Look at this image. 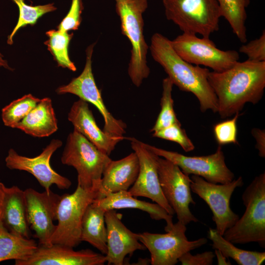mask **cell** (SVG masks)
I'll return each mask as SVG.
<instances>
[{
  "mask_svg": "<svg viewBox=\"0 0 265 265\" xmlns=\"http://www.w3.org/2000/svg\"><path fill=\"white\" fill-rule=\"evenodd\" d=\"M208 81L217 99L221 118L242 110L248 103L257 104L265 88V61H239L222 71L209 73Z\"/></svg>",
  "mask_w": 265,
  "mask_h": 265,
  "instance_id": "1",
  "label": "cell"
},
{
  "mask_svg": "<svg viewBox=\"0 0 265 265\" xmlns=\"http://www.w3.org/2000/svg\"><path fill=\"white\" fill-rule=\"evenodd\" d=\"M149 49L153 58L162 66L173 84L195 95L202 112L208 110L217 112V99L208 79L209 69L183 60L173 48L171 40L160 33L152 35Z\"/></svg>",
  "mask_w": 265,
  "mask_h": 265,
  "instance_id": "2",
  "label": "cell"
},
{
  "mask_svg": "<svg viewBox=\"0 0 265 265\" xmlns=\"http://www.w3.org/2000/svg\"><path fill=\"white\" fill-rule=\"evenodd\" d=\"M114 0L122 33L128 39L132 46L128 73L132 83L139 87L150 72L147 62L149 47L145 39L143 18V14L148 6V0Z\"/></svg>",
  "mask_w": 265,
  "mask_h": 265,
  "instance_id": "3",
  "label": "cell"
},
{
  "mask_svg": "<svg viewBox=\"0 0 265 265\" xmlns=\"http://www.w3.org/2000/svg\"><path fill=\"white\" fill-rule=\"evenodd\" d=\"M245 211L223 235L233 244L257 242L265 248V173L255 177L242 195Z\"/></svg>",
  "mask_w": 265,
  "mask_h": 265,
  "instance_id": "4",
  "label": "cell"
},
{
  "mask_svg": "<svg viewBox=\"0 0 265 265\" xmlns=\"http://www.w3.org/2000/svg\"><path fill=\"white\" fill-rule=\"evenodd\" d=\"M167 20L184 32L209 38L222 17L217 0H162Z\"/></svg>",
  "mask_w": 265,
  "mask_h": 265,
  "instance_id": "5",
  "label": "cell"
},
{
  "mask_svg": "<svg viewBox=\"0 0 265 265\" xmlns=\"http://www.w3.org/2000/svg\"><path fill=\"white\" fill-rule=\"evenodd\" d=\"M111 160L108 155L75 130L68 136L61 158L62 164L76 170L78 185L84 188L100 187L103 173Z\"/></svg>",
  "mask_w": 265,
  "mask_h": 265,
  "instance_id": "6",
  "label": "cell"
},
{
  "mask_svg": "<svg viewBox=\"0 0 265 265\" xmlns=\"http://www.w3.org/2000/svg\"><path fill=\"white\" fill-rule=\"evenodd\" d=\"M100 188H84L77 185L72 194H64L57 210L55 231L51 239L52 244H59L74 248L81 242V222L87 206L93 201L102 196Z\"/></svg>",
  "mask_w": 265,
  "mask_h": 265,
  "instance_id": "7",
  "label": "cell"
},
{
  "mask_svg": "<svg viewBox=\"0 0 265 265\" xmlns=\"http://www.w3.org/2000/svg\"><path fill=\"white\" fill-rule=\"evenodd\" d=\"M171 44L176 53L185 61L209 67L215 72L231 68L239 58L236 51L221 50L209 38H199L194 34L183 32L171 40Z\"/></svg>",
  "mask_w": 265,
  "mask_h": 265,
  "instance_id": "8",
  "label": "cell"
},
{
  "mask_svg": "<svg viewBox=\"0 0 265 265\" xmlns=\"http://www.w3.org/2000/svg\"><path fill=\"white\" fill-rule=\"evenodd\" d=\"M186 230V225L178 221L166 234H139V240L150 252L151 264L175 265L183 255L207 243L205 238L188 240Z\"/></svg>",
  "mask_w": 265,
  "mask_h": 265,
  "instance_id": "9",
  "label": "cell"
},
{
  "mask_svg": "<svg viewBox=\"0 0 265 265\" xmlns=\"http://www.w3.org/2000/svg\"><path fill=\"white\" fill-rule=\"evenodd\" d=\"M190 179L191 190L208 205L212 213L215 230L223 236L239 218L231 209L230 201L235 190L243 185L242 177L225 184L210 183L194 175Z\"/></svg>",
  "mask_w": 265,
  "mask_h": 265,
  "instance_id": "10",
  "label": "cell"
},
{
  "mask_svg": "<svg viewBox=\"0 0 265 265\" xmlns=\"http://www.w3.org/2000/svg\"><path fill=\"white\" fill-rule=\"evenodd\" d=\"M95 43L86 50V62L81 73L67 85L59 87L57 94L71 93L86 102L95 106L104 120L103 131L113 137H123L127 126L121 120L116 119L106 108L102 98L101 90L98 88L92 69V56Z\"/></svg>",
  "mask_w": 265,
  "mask_h": 265,
  "instance_id": "11",
  "label": "cell"
},
{
  "mask_svg": "<svg viewBox=\"0 0 265 265\" xmlns=\"http://www.w3.org/2000/svg\"><path fill=\"white\" fill-rule=\"evenodd\" d=\"M157 167L162 193L176 214L179 222L186 225L198 219L192 213L190 204H195L191 193V179L171 161L158 156Z\"/></svg>",
  "mask_w": 265,
  "mask_h": 265,
  "instance_id": "12",
  "label": "cell"
},
{
  "mask_svg": "<svg viewBox=\"0 0 265 265\" xmlns=\"http://www.w3.org/2000/svg\"><path fill=\"white\" fill-rule=\"evenodd\" d=\"M143 143L146 148L156 155L177 165L186 175H197L214 184H225L234 179V174L225 163L221 146L219 145L216 152L212 154L190 157Z\"/></svg>",
  "mask_w": 265,
  "mask_h": 265,
  "instance_id": "13",
  "label": "cell"
},
{
  "mask_svg": "<svg viewBox=\"0 0 265 265\" xmlns=\"http://www.w3.org/2000/svg\"><path fill=\"white\" fill-rule=\"evenodd\" d=\"M24 193L27 221L35 232L33 237L38 239L39 244L50 246L56 228L53 222L57 220L60 196L51 190L39 192L32 188L26 189Z\"/></svg>",
  "mask_w": 265,
  "mask_h": 265,
  "instance_id": "14",
  "label": "cell"
},
{
  "mask_svg": "<svg viewBox=\"0 0 265 265\" xmlns=\"http://www.w3.org/2000/svg\"><path fill=\"white\" fill-rule=\"evenodd\" d=\"M62 144L61 140L53 139L40 155L33 158L21 156L10 149L5 159L6 166L10 169L25 171L31 174L47 191L51 190L53 185L59 189H67L72 185L71 181L55 172L50 164L52 155Z\"/></svg>",
  "mask_w": 265,
  "mask_h": 265,
  "instance_id": "15",
  "label": "cell"
},
{
  "mask_svg": "<svg viewBox=\"0 0 265 265\" xmlns=\"http://www.w3.org/2000/svg\"><path fill=\"white\" fill-rule=\"evenodd\" d=\"M137 156L139 169L137 179L128 191L133 197L151 199L173 215L175 213L166 200L160 186L157 167L158 156L146 148L142 142L134 137H126Z\"/></svg>",
  "mask_w": 265,
  "mask_h": 265,
  "instance_id": "16",
  "label": "cell"
},
{
  "mask_svg": "<svg viewBox=\"0 0 265 265\" xmlns=\"http://www.w3.org/2000/svg\"><path fill=\"white\" fill-rule=\"evenodd\" d=\"M106 262L105 255L88 249L75 251L73 248L62 244L50 246L38 244L27 258L15 261V265H103Z\"/></svg>",
  "mask_w": 265,
  "mask_h": 265,
  "instance_id": "17",
  "label": "cell"
},
{
  "mask_svg": "<svg viewBox=\"0 0 265 265\" xmlns=\"http://www.w3.org/2000/svg\"><path fill=\"white\" fill-rule=\"evenodd\" d=\"M122 214L115 210H109L105 213L107 248L105 258L108 265H124L127 255L131 256L137 250L146 249L139 240V234L127 228L122 222Z\"/></svg>",
  "mask_w": 265,
  "mask_h": 265,
  "instance_id": "18",
  "label": "cell"
},
{
  "mask_svg": "<svg viewBox=\"0 0 265 265\" xmlns=\"http://www.w3.org/2000/svg\"><path fill=\"white\" fill-rule=\"evenodd\" d=\"M0 218L10 232L30 238L24 190L15 186L7 187L0 182Z\"/></svg>",
  "mask_w": 265,
  "mask_h": 265,
  "instance_id": "19",
  "label": "cell"
},
{
  "mask_svg": "<svg viewBox=\"0 0 265 265\" xmlns=\"http://www.w3.org/2000/svg\"><path fill=\"white\" fill-rule=\"evenodd\" d=\"M68 120L77 131L98 149L109 155L116 145L126 137H113L102 130L97 124L87 102L79 99L73 104L68 115Z\"/></svg>",
  "mask_w": 265,
  "mask_h": 265,
  "instance_id": "20",
  "label": "cell"
},
{
  "mask_svg": "<svg viewBox=\"0 0 265 265\" xmlns=\"http://www.w3.org/2000/svg\"><path fill=\"white\" fill-rule=\"evenodd\" d=\"M139 169V160L134 152L119 160H111L101 180L99 191L102 195L105 192L128 191L136 181Z\"/></svg>",
  "mask_w": 265,
  "mask_h": 265,
  "instance_id": "21",
  "label": "cell"
},
{
  "mask_svg": "<svg viewBox=\"0 0 265 265\" xmlns=\"http://www.w3.org/2000/svg\"><path fill=\"white\" fill-rule=\"evenodd\" d=\"M93 202L105 211L121 209H136L148 213L150 217L156 220H164L166 225L164 230L167 232L173 226V215L169 214L158 204L151 203L138 200L126 190L116 192H105L103 196L95 199Z\"/></svg>",
  "mask_w": 265,
  "mask_h": 265,
  "instance_id": "22",
  "label": "cell"
},
{
  "mask_svg": "<svg viewBox=\"0 0 265 265\" xmlns=\"http://www.w3.org/2000/svg\"><path fill=\"white\" fill-rule=\"evenodd\" d=\"M14 128L38 137H47L55 132L58 129L57 121L51 99H40L36 106Z\"/></svg>",
  "mask_w": 265,
  "mask_h": 265,
  "instance_id": "23",
  "label": "cell"
},
{
  "mask_svg": "<svg viewBox=\"0 0 265 265\" xmlns=\"http://www.w3.org/2000/svg\"><path fill=\"white\" fill-rule=\"evenodd\" d=\"M105 212L93 202L89 204L82 217L80 235L81 241L88 242L105 255L107 251Z\"/></svg>",
  "mask_w": 265,
  "mask_h": 265,
  "instance_id": "24",
  "label": "cell"
},
{
  "mask_svg": "<svg viewBox=\"0 0 265 265\" xmlns=\"http://www.w3.org/2000/svg\"><path fill=\"white\" fill-rule=\"evenodd\" d=\"M37 246L35 240L10 232L0 218V262L25 260L34 252Z\"/></svg>",
  "mask_w": 265,
  "mask_h": 265,
  "instance_id": "25",
  "label": "cell"
},
{
  "mask_svg": "<svg viewBox=\"0 0 265 265\" xmlns=\"http://www.w3.org/2000/svg\"><path fill=\"white\" fill-rule=\"evenodd\" d=\"M208 238L212 241V247L218 249L227 258H231L239 265H261L265 260V252L240 249L226 240L215 229L210 228Z\"/></svg>",
  "mask_w": 265,
  "mask_h": 265,
  "instance_id": "26",
  "label": "cell"
},
{
  "mask_svg": "<svg viewBox=\"0 0 265 265\" xmlns=\"http://www.w3.org/2000/svg\"><path fill=\"white\" fill-rule=\"evenodd\" d=\"M221 16L229 23L233 33L241 43L247 41L246 9L250 0H217Z\"/></svg>",
  "mask_w": 265,
  "mask_h": 265,
  "instance_id": "27",
  "label": "cell"
},
{
  "mask_svg": "<svg viewBox=\"0 0 265 265\" xmlns=\"http://www.w3.org/2000/svg\"><path fill=\"white\" fill-rule=\"evenodd\" d=\"M49 39L45 42L48 50L52 53L59 66L72 71L77 70L75 64L71 60L68 47L73 36V33L58 29H52L46 32Z\"/></svg>",
  "mask_w": 265,
  "mask_h": 265,
  "instance_id": "28",
  "label": "cell"
},
{
  "mask_svg": "<svg viewBox=\"0 0 265 265\" xmlns=\"http://www.w3.org/2000/svg\"><path fill=\"white\" fill-rule=\"evenodd\" d=\"M12 1L19 8V17L15 27L8 37L7 42L9 45L13 44V37L20 28L28 25H34L38 19L43 15L56 9L53 3L32 6L27 4L25 0H12Z\"/></svg>",
  "mask_w": 265,
  "mask_h": 265,
  "instance_id": "29",
  "label": "cell"
},
{
  "mask_svg": "<svg viewBox=\"0 0 265 265\" xmlns=\"http://www.w3.org/2000/svg\"><path fill=\"white\" fill-rule=\"evenodd\" d=\"M40 100L29 94L12 101L1 110V117L4 125L14 128L36 106Z\"/></svg>",
  "mask_w": 265,
  "mask_h": 265,
  "instance_id": "30",
  "label": "cell"
},
{
  "mask_svg": "<svg viewBox=\"0 0 265 265\" xmlns=\"http://www.w3.org/2000/svg\"><path fill=\"white\" fill-rule=\"evenodd\" d=\"M174 84L167 77L162 81V93L160 99V111L155 124L151 130L152 133L176 123H180L174 109L172 91Z\"/></svg>",
  "mask_w": 265,
  "mask_h": 265,
  "instance_id": "31",
  "label": "cell"
},
{
  "mask_svg": "<svg viewBox=\"0 0 265 265\" xmlns=\"http://www.w3.org/2000/svg\"><path fill=\"white\" fill-rule=\"evenodd\" d=\"M153 137L175 142L186 152L193 151L195 146L186 134L181 124L176 123L152 133Z\"/></svg>",
  "mask_w": 265,
  "mask_h": 265,
  "instance_id": "32",
  "label": "cell"
},
{
  "mask_svg": "<svg viewBox=\"0 0 265 265\" xmlns=\"http://www.w3.org/2000/svg\"><path fill=\"white\" fill-rule=\"evenodd\" d=\"M239 116V112L237 113L232 119L214 125L213 133L219 146L238 143L237 123Z\"/></svg>",
  "mask_w": 265,
  "mask_h": 265,
  "instance_id": "33",
  "label": "cell"
},
{
  "mask_svg": "<svg viewBox=\"0 0 265 265\" xmlns=\"http://www.w3.org/2000/svg\"><path fill=\"white\" fill-rule=\"evenodd\" d=\"M83 9L82 0H72L69 11L57 26V29L67 32L77 30L81 22Z\"/></svg>",
  "mask_w": 265,
  "mask_h": 265,
  "instance_id": "34",
  "label": "cell"
},
{
  "mask_svg": "<svg viewBox=\"0 0 265 265\" xmlns=\"http://www.w3.org/2000/svg\"><path fill=\"white\" fill-rule=\"evenodd\" d=\"M239 52L246 55L248 60L265 61V30L263 31L259 38L241 46Z\"/></svg>",
  "mask_w": 265,
  "mask_h": 265,
  "instance_id": "35",
  "label": "cell"
},
{
  "mask_svg": "<svg viewBox=\"0 0 265 265\" xmlns=\"http://www.w3.org/2000/svg\"><path fill=\"white\" fill-rule=\"evenodd\" d=\"M214 257L215 255L212 251H205L195 255L187 252L180 257L178 261L182 265H212Z\"/></svg>",
  "mask_w": 265,
  "mask_h": 265,
  "instance_id": "36",
  "label": "cell"
},
{
  "mask_svg": "<svg viewBox=\"0 0 265 265\" xmlns=\"http://www.w3.org/2000/svg\"><path fill=\"white\" fill-rule=\"evenodd\" d=\"M251 133L256 140V149L258 151L259 156L263 158L265 157V131L258 128H253Z\"/></svg>",
  "mask_w": 265,
  "mask_h": 265,
  "instance_id": "37",
  "label": "cell"
},
{
  "mask_svg": "<svg viewBox=\"0 0 265 265\" xmlns=\"http://www.w3.org/2000/svg\"><path fill=\"white\" fill-rule=\"evenodd\" d=\"M215 255L216 257L217 265H231V263L229 259L226 257L218 249H215Z\"/></svg>",
  "mask_w": 265,
  "mask_h": 265,
  "instance_id": "38",
  "label": "cell"
},
{
  "mask_svg": "<svg viewBox=\"0 0 265 265\" xmlns=\"http://www.w3.org/2000/svg\"><path fill=\"white\" fill-rule=\"evenodd\" d=\"M0 67H3L4 68L10 70H12V68H11L8 63L6 60H4L3 58L2 55L0 53Z\"/></svg>",
  "mask_w": 265,
  "mask_h": 265,
  "instance_id": "39",
  "label": "cell"
}]
</instances>
